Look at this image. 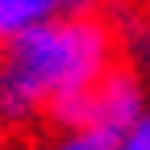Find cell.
Masks as SVG:
<instances>
[{
  "label": "cell",
  "instance_id": "cell-2",
  "mask_svg": "<svg viewBox=\"0 0 150 150\" xmlns=\"http://www.w3.org/2000/svg\"><path fill=\"white\" fill-rule=\"evenodd\" d=\"M146 108H150V83L121 59L83 96H75L46 129H96L104 138H121Z\"/></svg>",
  "mask_w": 150,
  "mask_h": 150
},
{
  "label": "cell",
  "instance_id": "cell-3",
  "mask_svg": "<svg viewBox=\"0 0 150 150\" xmlns=\"http://www.w3.org/2000/svg\"><path fill=\"white\" fill-rule=\"evenodd\" d=\"M108 4L112 0H0V46L46 25V21L79 17V13H104Z\"/></svg>",
  "mask_w": 150,
  "mask_h": 150
},
{
  "label": "cell",
  "instance_id": "cell-5",
  "mask_svg": "<svg viewBox=\"0 0 150 150\" xmlns=\"http://www.w3.org/2000/svg\"><path fill=\"white\" fill-rule=\"evenodd\" d=\"M21 150H117V138H104L96 129H46Z\"/></svg>",
  "mask_w": 150,
  "mask_h": 150
},
{
  "label": "cell",
  "instance_id": "cell-6",
  "mask_svg": "<svg viewBox=\"0 0 150 150\" xmlns=\"http://www.w3.org/2000/svg\"><path fill=\"white\" fill-rule=\"evenodd\" d=\"M117 150H150V108L117 138Z\"/></svg>",
  "mask_w": 150,
  "mask_h": 150
},
{
  "label": "cell",
  "instance_id": "cell-1",
  "mask_svg": "<svg viewBox=\"0 0 150 150\" xmlns=\"http://www.w3.org/2000/svg\"><path fill=\"white\" fill-rule=\"evenodd\" d=\"M125 59L108 13L46 21L0 46V134L50 125Z\"/></svg>",
  "mask_w": 150,
  "mask_h": 150
},
{
  "label": "cell",
  "instance_id": "cell-4",
  "mask_svg": "<svg viewBox=\"0 0 150 150\" xmlns=\"http://www.w3.org/2000/svg\"><path fill=\"white\" fill-rule=\"evenodd\" d=\"M108 21L117 25L121 54L142 79L150 83V4H134V0H112L104 8Z\"/></svg>",
  "mask_w": 150,
  "mask_h": 150
}]
</instances>
